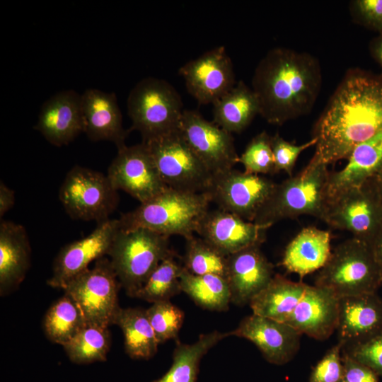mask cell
Instances as JSON below:
<instances>
[{
    "mask_svg": "<svg viewBox=\"0 0 382 382\" xmlns=\"http://www.w3.org/2000/svg\"><path fill=\"white\" fill-rule=\"evenodd\" d=\"M382 129V75L351 69L316 123L313 158L326 165L349 158L353 149Z\"/></svg>",
    "mask_w": 382,
    "mask_h": 382,
    "instance_id": "6da1fadb",
    "label": "cell"
},
{
    "mask_svg": "<svg viewBox=\"0 0 382 382\" xmlns=\"http://www.w3.org/2000/svg\"><path fill=\"white\" fill-rule=\"evenodd\" d=\"M321 84V69L315 57L275 47L257 65L251 88L259 102V115L270 124L282 125L311 111Z\"/></svg>",
    "mask_w": 382,
    "mask_h": 382,
    "instance_id": "7a4b0ae2",
    "label": "cell"
},
{
    "mask_svg": "<svg viewBox=\"0 0 382 382\" xmlns=\"http://www.w3.org/2000/svg\"><path fill=\"white\" fill-rule=\"evenodd\" d=\"M206 192H191L166 187L151 199L141 203L119 219L121 229L144 228L170 237L185 239L196 233L201 219L209 209Z\"/></svg>",
    "mask_w": 382,
    "mask_h": 382,
    "instance_id": "3957f363",
    "label": "cell"
},
{
    "mask_svg": "<svg viewBox=\"0 0 382 382\" xmlns=\"http://www.w3.org/2000/svg\"><path fill=\"white\" fill-rule=\"evenodd\" d=\"M328 166L312 158L298 174L276 183L253 222L272 226L303 215L322 221L329 200Z\"/></svg>",
    "mask_w": 382,
    "mask_h": 382,
    "instance_id": "277c9868",
    "label": "cell"
},
{
    "mask_svg": "<svg viewBox=\"0 0 382 382\" xmlns=\"http://www.w3.org/2000/svg\"><path fill=\"white\" fill-rule=\"evenodd\" d=\"M108 255L121 286L128 296L135 297L157 266L175 253L168 236L137 228H120Z\"/></svg>",
    "mask_w": 382,
    "mask_h": 382,
    "instance_id": "5b68a950",
    "label": "cell"
},
{
    "mask_svg": "<svg viewBox=\"0 0 382 382\" xmlns=\"http://www.w3.org/2000/svg\"><path fill=\"white\" fill-rule=\"evenodd\" d=\"M314 285L330 291L339 299L376 293L382 285V270L370 245L352 237L332 251L318 271Z\"/></svg>",
    "mask_w": 382,
    "mask_h": 382,
    "instance_id": "8992f818",
    "label": "cell"
},
{
    "mask_svg": "<svg viewBox=\"0 0 382 382\" xmlns=\"http://www.w3.org/2000/svg\"><path fill=\"white\" fill-rule=\"evenodd\" d=\"M127 113L131 130L138 131L142 142L180 130L183 105L180 94L168 81L147 77L129 92Z\"/></svg>",
    "mask_w": 382,
    "mask_h": 382,
    "instance_id": "52a82bcc",
    "label": "cell"
},
{
    "mask_svg": "<svg viewBox=\"0 0 382 382\" xmlns=\"http://www.w3.org/2000/svg\"><path fill=\"white\" fill-rule=\"evenodd\" d=\"M322 221L370 244L382 231V200L372 179L330 197Z\"/></svg>",
    "mask_w": 382,
    "mask_h": 382,
    "instance_id": "ba28073f",
    "label": "cell"
},
{
    "mask_svg": "<svg viewBox=\"0 0 382 382\" xmlns=\"http://www.w3.org/2000/svg\"><path fill=\"white\" fill-rule=\"evenodd\" d=\"M121 287L110 259L103 257L74 277L63 289L80 308L87 325L108 328L120 309Z\"/></svg>",
    "mask_w": 382,
    "mask_h": 382,
    "instance_id": "9c48e42d",
    "label": "cell"
},
{
    "mask_svg": "<svg viewBox=\"0 0 382 382\" xmlns=\"http://www.w3.org/2000/svg\"><path fill=\"white\" fill-rule=\"evenodd\" d=\"M59 199L72 219L98 224L109 219L119 204L118 191L107 175L80 166L66 173Z\"/></svg>",
    "mask_w": 382,
    "mask_h": 382,
    "instance_id": "30bf717a",
    "label": "cell"
},
{
    "mask_svg": "<svg viewBox=\"0 0 382 382\" xmlns=\"http://www.w3.org/2000/svg\"><path fill=\"white\" fill-rule=\"evenodd\" d=\"M144 143L166 186L191 192H207L212 174L187 144L180 130Z\"/></svg>",
    "mask_w": 382,
    "mask_h": 382,
    "instance_id": "8fae6325",
    "label": "cell"
},
{
    "mask_svg": "<svg viewBox=\"0 0 382 382\" xmlns=\"http://www.w3.org/2000/svg\"><path fill=\"white\" fill-rule=\"evenodd\" d=\"M275 185L262 175L233 168L212 175L206 193L218 209L253 222Z\"/></svg>",
    "mask_w": 382,
    "mask_h": 382,
    "instance_id": "7c38bea8",
    "label": "cell"
},
{
    "mask_svg": "<svg viewBox=\"0 0 382 382\" xmlns=\"http://www.w3.org/2000/svg\"><path fill=\"white\" fill-rule=\"evenodd\" d=\"M107 175L116 190H123L140 204L151 199L168 187L144 142L118 149Z\"/></svg>",
    "mask_w": 382,
    "mask_h": 382,
    "instance_id": "4fadbf2b",
    "label": "cell"
},
{
    "mask_svg": "<svg viewBox=\"0 0 382 382\" xmlns=\"http://www.w3.org/2000/svg\"><path fill=\"white\" fill-rule=\"evenodd\" d=\"M180 131L212 175L233 169L239 163L231 133L205 120L197 111L184 110Z\"/></svg>",
    "mask_w": 382,
    "mask_h": 382,
    "instance_id": "5bb4252c",
    "label": "cell"
},
{
    "mask_svg": "<svg viewBox=\"0 0 382 382\" xmlns=\"http://www.w3.org/2000/svg\"><path fill=\"white\" fill-rule=\"evenodd\" d=\"M119 219L98 223L88 236L64 245L56 256L47 284L64 289L74 277L88 268L93 261L108 255L120 230Z\"/></svg>",
    "mask_w": 382,
    "mask_h": 382,
    "instance_id": "9a60e30c",
    "label": "cell"
},
{
    "mask_svg": "<svg viewBox=\"0 0 382 382\" xmlns=\"http://www.w3.org/2000/svg\"><path fill=\"white\" fill-rule=\"evenodd\" d=\"M178 73L188 93L202 105L214 104L236 83L233 64L224 46L190 60Z\"/></svg>",
    "mask_w": 382,
    "mask_h": 382,
    "instance_id": "2e32d148",
    "label": "cell"
},
{
    "mask_svg": "<svg viewBox=\"0 0 382 382\" xmlns=\"http://www.w3.org/2000/svg\"><path fill=\"white\" fill-rule=\"evenodd\" d=\"M271 226L248 221L220 209H209L196 233L224 255L228 256L254 245H261Z\"/></svg>",
    "mask_w": 382,
    "mask_h": 382,
    "instance_id": "e0dca14e",
    "label": "cell"
},
{
    "mask_svg": "<svg viewBox=\"0 0 382 382\" xmlns=\"http://www.w3.org/2000/svg\"><path fill=\"white\" fill-rule=\"evenodd\" d=\"M252 342L270 363L282 365L290 361L300 348L301 334L286 323L253 313L228 332Z\"/></svg>",
    "mask_w": 382,
    "mask_h": 382,
    "instance_id": "ac0fdd59",
    "label": "cell"
},
{
    "mask_svg": "<svg viewBox=\"0 0 382 382\" xmlns=\"http://www.w3.org/2000/svg\"><path fill=\"white\" fill-rule=\"evenodd\" d=\"M34 129L53 146L74 141L83 133L81 95L71 89L53 95L42 104Z\"/></svg>",
    "mask_w": 382,
    "mask_h": 382,
    "instance_id": "d6986e66",
    "label": "cell"
},
{
    "mask_svg": "<svg viewBox=\"0 0 382 382\" xmlns=\"http://www.w3.org/2000/svg\"><path fill=\"white\" fill-rule=\"evenodd\" d=\"M273 265L260 250L254 245L227 257V280L231 301L238 306L250 303L263 290L273 277Z\"/></svg>",
    "mask_w": 382,
    "mask_h": 382,
    "instance_id": "ffe728a7",
    "label": "cell"
},
{
    "mask_svg": "<svg viewBox=\"0 0 382 382\" xmlns=\"http://www.w3.org/2000/svg\"><path fill=\"white\" fill-rule=\"evenodd\" d=\"M339 342L349 348L382 332V299L376 293L340 298Z\"/></svg>",
    "mask_w": 382,
    "mask_h": 382,
    "instance_id": "44dd1931",
    "label": "cell"
},
{
    "mask_svg": "<svg viewBox=\"0 0 382 382\" xmlns=\"http://www.w3.org/2000/svg\"><path fill=\"white\" fill-rule=\"evenodd\" d=\"M339 301L340 299L330 291L308 285L286 323L301 335L325 340L337 330Z\"/></svg>",
    "mask_w": 382,
    "mask_h": 382,
    "instance_id": "7402d4cb",
    "label": "cell"
},
{
    "mask_svg": "<svg viewBox=\"0 0 382 382\" xmlns=\"http://www.w3.org/2000/svg\"><path fill=\"white\" fill-rule=\"evenodd\" d=\"M83 133L93 141H109L118 149L125 146L128 132L124 129L122 115L115 93L96 88L81 94Z\"/></svg>",
    "mask_w": 382,
    "mask_h": 382,
    "instance_id": "603a6c76",
    "label": "cell"
},
{
    "mask_svg": "<svg viewBox=\"0 0 382 382\" xmlns=\"http://www.w3.org/2000/svg\"><path fill=\"white\" fill-rule=\"evenodd\" d=\"M31 249L23 226L11 221L0 223V294L13 291L30 265Z\"/></svg>",
    "mask_w": 382,
    "mask_h": 382,
    "instance_id": "cb8c5ba5",
    "label": "cell"
},
{
    "mask_svg": "<svg viewBox=\"0 0 382 382\" xmlns=\"http://www.w3.org/2000/svg\"><path fill=\"white\" fill-rule=\"evenodd\" d=\"M330 242L329 231L303 228L286 246L281 264L302 279L325 265L332 253Z\"/></svg>",
    "mask_w": 382,
    "mask_h": 382,
    "instance_id": "d4e9b609",
    "label": "cell"
},
{
    "mask_svg": "<svg viewBox=\"0 0 382 382\" xmlns=\"http://www.w3.org/2000/svg\"><path fill=\"white\" fill-rule=\"evenodd\" d=\"M381 171L382 129L357 145L342 169L330 171L329 197L340 191L361 185Z\"/></svg>",
    "mask_w": 382,
    "mask_h": 382,
    "instance_id": "484cf974",
    "label": "cell"
},
{
    "mask_svg": "<svg viewBox=\"0 0 382 382\" xmlns=\"http://www.w3.org/2000/svg\"><path fill=\"white\" fill-rule=\"evenodd\" d=\"M308 284L274 274L268 285L249 305L253 313L286 323L302 299Z\"/></svg>",
    "mask_w": 382,
    "mask_h": 382,
    "instance_id": "4316f807",
    "label": "cell"
},
{
    "mask_svg": "<svg viewBox=\"0 0 382 382\" xmlns=\"http://www.w3.org/2000/svg\"><path fill=\"white\" fill-rule=\"evenodd\" d=\"M259 112L256 95L243 81L213 104L214 122L231 134L243 131Z\"/></svg>",
    "mask_w": 382,
    "mask_h": 382,
    "instance_id": "83f0119b",
    "label": "cell"
},
{
    "mask_svg": "<svg viewBox=\"0 0 382 382\" xmlns=\"http://www.w3.org/2000/svg\"><path fill=\"white\" fill-rule=\"evenodd\" d=\"M124 336L125 349L134 359H149L157 352L158 342L148 319L146 309L120 308L114 320Z\"/></svg>",
    "mask_w": 382,
    "mask_h": 382,
    "instance_id": "f1b7e54d",
    "label": "cell"
},
{
    "mask_svg": "<svg viewBox=\"0 0 382 382\" xmlns=\"http://www.w3.org/2000/svg\"><path fill=\"white\" fill-rule=\"evenodd\" d=\"M228 336V332L215 330L201 334L195 342L190 345L177 340L170 368L153 382H197L202 358L220 340Z\"/></svg>",
    "mask_w": 382,
    "mask_h": 382,
    "instance_id": "f546056e",
    "label": "cell"
},
{
    "mask_svg": "<svg viewBox=\"0 0 382 382\" xmlns=\"http://www.w3.org/2000/svg\"><path fill=\"white\" fill-rule=\"evenodd\" d=\"M180 282L182 291L202 308L216 311L228 309L231 292L224 277L215 274L195 275L183 267Z\"/></svg>",
    "mask_w": 382,
    "mask_h": 382,
    "instance_id": "4dcf8cb0",
    "label": "cell"
},
{
    "mask_svg": "<svg viewBox=\"0 0 382 382\" xmlns=\"http://www.w3.org/2000/svg\"><path fill=\"white\" fill-rule=\"evenodd\" d=\"M86 325L80 308L66 294L49 308L43 319V330L47 337L62 346Z\"/></svg>",
    "mask_w": 382,
    "mask_h": 382,
    "instance_id": "1f68e13d",
    "label": "cell"
},
{
    "mask_svg": "<svg viewBox=\"0 0 382 382\" xmlns=\"http://www.w3.org/2000/svg\"><path fill=\"white\" fill-rule=\"evenodd\" d=\"M110 345L108 328L86 325L63 347L72 362L87 364L105 361Z\"/></svg>",
    "mask_w": 382,
    "mask_h": 382,
    "instance_id": "d6a6232c",
    "label": "cell"
},
{
    "mask_svg": "<svg viewBox=\"0 0 382 382\" xmlns=\"http://www.w3.org/2000/svg\"><path fill=\"white\" fill-rule=\"evenodd\" d=\"M175 257H166L157 266L135 298L153 303L170 301L182 291L180 277L183 266L175 260Z\"/></svg>",
    "mask_w": 382,
    "mask_h": 382,
    "instance_id": "836d02e7",
    "label": "cell"
},
{
    "mask_svg": "<svg viewBox=\"0 0 382 382\" xmlns=\"http://www.w3.org/2000/svg\"><path fill=\"white\" fill-rule=\"evenodd\" d=\"M186 240L183 267L195 275L215 274L226 279L227 257L200 237Z\"/></svg>",
    "mask_w": 382,
    "mask_h": 382,
    "instance_id": "e575fe53",
    "label": "cell"
},
{
    "mask_svg": "<svg viewBox=\"0 0 382 382\" xmlns=\"http://www.w3.org/2000/svg\"><path fill=\"white\" fill-rule=\"evenodd\" d=\"M146 312L158 344L178 340L185 318L180 308L170 301H163L153 303Z\"/></svg>",
    "mask_w": 382,
    "mask_h": 382,
    "instance_id": "d590c367",
    "label": "cell"
},
{
    "mask_svg": "<svg viewBox=\"0 0 382 382\" xmlns=\"http://www.w3.org/2000/svg\"><path fill=\"white\" fill-rule=\"evenodd\" d=\"M244 171L248 173L274 174V159L271 146V136L265 131L255 136L239 156Z\"/></svg>",
    "mask_w": 382,
    "mask_h": 382,
    "instance_id": "8d00e7d4",
    "label": "cell"
},
{
    "mask_svg": "<svg viewBox=\"0 0 382 382\" xmlns=\"http://www.w3.org/2000/svg\"><path fill=\"white\" fill-rule=\"evenodd\" d=\"M316 139L312 138L300 145L286 141L279 134L271 136L276 173L284 171L292 176L293 170L300 154L311 146H315Z\"/></svg>",
    "mask_w": 382,
    "mask_h": 382,
    "instance_id": "74e56055",
    "label": "cell"
},
{
    "mask_svg": "<svg viewBox=\"0 0 382 382\" xmlns=\"http://www.w3.org/2000/svg\"><path fill=\"white\" fill-rule=\"evenodd\" d=\"M338 342L332 347L312 371L310 382H339L343 378V364Z\"/></svg>",
    "mask_w": 382,
    "mask_h": 382,
    "instance_id": "f35d334b",
    "label": "cell"
},
{
    "mask_svg": "<svg viewBox=\"0 0 382 382\" xmlns=\"http://www.w3.org/2000/svg\"><path fill=\"white\" fill-rule=\"evenodd\" d=\"M346 350L354 360L367 366L378 376H382V332Z\"/></svg>",
    "mask_w": 382,
    "mask_h": 382,
    "instance_id": "ab89813d",
    "label": "cell"
},
{
    "mask_svg": "<svg viewBox=\"0 0 382 382\" xmlns=\"http://www.w3.org/2000/svg\"><path fill=\"white\" fill-rule=\"evenodd\" d=\"M351 13L358 23L382 33V0H356L351 3Z\"/></svg>",
    "mask_w": 382,
    "mask_h": 382,
    "instance_id": "60d3db41",
    "label": "cell"
},
{
    "mask_svg": "<svg viewBox=\"0 0 382 382\" xmlns=\"http://www.w3.org/2000/svg\"><path fill=\"white\" fill-rule=\"evenodd\" d=\"M343 378L347 382H378V375L367 366L354 360L346 352L342 355Z\"/></svg>",
    "mask_w": 382,
    "mask_h": 382,
    "instance_id": "b9f144b4",
    "label": "cell"
},
{
    "mask_svg": "<svg viewBox=\"0 0 382 382\" xmlns=\"http://www.w3.org/2000/svg\"><path fill=\"white\" fill-rule=\"evenodd\" d=\"M16 201L15 192L2 180L0 182V217L13 208Z\"/></svg>",
    "mask_w": 382,
    "mask_h": 382,
    "instance_id": "7bdbcfd3",
    "label": "cell"
},
{
    "mask_svg": "<svg viewBox=\"0 0 382 382\" xmlns=\"http://www.w3.org/2000/svg\"><path fill=\"white\" fill-rule=\"evenodd\" d=\"M369 50L372 57L377 62L381 68L382 75V33L374 38L369 45Z\"/></svg>",
    "mask_w": 382,
    "mask_h": 382,
    "instance_id": "ee69618b",
    "label": "cell"
},
{
    "mask_svg": "<svg viewBox=\"0 0 382 382\" xmlns=\"http://www.w3.org/2000/svg\"><path fill=\"white\" fill-rule=\"evenodd\" d=\"M375 259L382 270V231L369 244Z\"/></svg>",
    "mask_w": 382,
    "mask_h": 382,
    "instance_id": "f6af8a7d",
    "label": "cell"
},
{
    "mask_svg": "<svg viewBox=\"0 0 382 382\" xmlns=\"http://www.w3.org/2000/svg\"><path fill=\"white\" fill-rule=\"evenodd\" d=\"M372 180L382 200V171L372 178Z\"/></svg>",
    "mask_w": 382,
    "mask_h": 382,
    "instance_id": "bcb514c9",
    "label": "cell"
},
{
    "mask_svg": "<svg viewBox=\"0 0 382 382\" xmlns=\"http://www.w3.org/2000/svg\"><path fill=\"white\" fill-rule=\"evenodd\" d=\"M339 382H347L344 378H342V380H340Z\"/></svg>",
    "mask_w": 382,
    "mask_h": 382,
    "instance_id": "7dc6e473",
    "label": "cell"
}]
</instances>
